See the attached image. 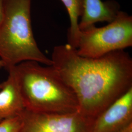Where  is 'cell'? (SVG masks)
I'll use <instances>...</instances> for the list:
<instances>
[{"label": "cell", "mask_w": 132, "mask_h": 132, "mask_svg": "<svg viewBox=\"0 0 132 132\" xmlns=\"http://www.w3.org/2000/svg\"><path fill=\"white\" fill-rule=\"evenodd\" d=\"M52 66L76 95L78 112L95 118L132 88V59L124 50L81 56L68 44L55 46Z\"/></svg>", "instance_id": "1"}, {"label": "cell", "mask_w": 132, "mask_h": 132, "mask_svg": "<svg viewBox=\"0 0 132 132\" xmlns=\"http://www.w3.org/2000/svg\"><path fill=\"white\" fill-rule=\"evenodd\" d=\"M11 69L14 71L25 110L49 113L78 111L74 92L52 65L26 61Z\"/></svg>", "instance_id": "2"}, {"label": "cell", "mask_w": 132, "mask_h": 132, "mask_svg": "<svg viewBox=\"0 0 132 132\" xmlns=\"http://www.w3.org/2000/svg\"><path fill=\"white\" fill-rule=\"evenodd\" d=\"M4 18L0 26V60L7 70L26 61L51 66L34 37L31 0H3Z\"/></svg>", "instance_id": "3"}, {"label": "cell", "mask_w": 132, "mask_h": 132, "mask_svg": "<svg viewBox=\"0 0 132 132\" xmlns=\"http://www.w3.org/2000/svg\"><path fill=\"white\" fill-rule=\"evenodd\" d=\"M132 46V16L120 10L107 25L80 30L75 49L81 56L95 58Z\"/></svg>", "instance_id": "4"}, {"label": "cell", "mask_w": 132, "mask_h": 132, "mask_svg": "<svg viewBox=\"0 0 132 132\" xmlns=\"http://www.w3.org/2000/svg\"><path fill=\"white\" fill-rule=\"evenodd\" d=\"M18 132H94V118L76 112L68 113H35L20 114Z\"/></svg>", "instance_id": "5"}, {"label": "cell", "mask_w": 132, "mask_h": 132, "mask_svg": "<svg viewBox=\"0 0 132 132\" xmlns=\"http://www.w3.org/2000/svg\"><path fill=\"white\" fill-rule=\"evenodd\" d=\"M132 123V88L94 118V132H118Z\"/></svg>", "instance_id": "6"}, {"label": "cell", "mask_w": 132, "mask_h": 132, "mask_svg": "<svg viewBox=\"0 0 132 132\" xmlns=\"http://www.w3.org/2000/svg\"><path fill=\"white\" fill-rule=\"evenodd\" d=\"M7 71L6 79L0 84V122L19 116L25 110L14 71Z\"/></svg>", "instance_id": "7"}, {"label": "cell", "mask_w": 132, "mask_h": 132, "mask_svg": "<svg viewBox=\"0 0 132 132\" xmlns=\"http://www.w3.org/2000/svg\"><path fill=\"white\" fill-rule=\"evenodd\" d=\"M83 13L78 24L80 30L97 22L111 23L120 11L119 4L114 0H83Z\"/></svg>", "instance_id": "8"}, {"label": "cell", "mask_w": 132, "mask_h": 132, "mask_svg": "<svg viewBox=\"0 0 132 132\" xmlns=\"http://www.w3.org/2000/svg\"><path fill=\"white\" fill-rule=\"evenodd\" d=\"M65 5L70 20L68 31V43L75 48L80 33L78 24L83 11V0H61Z\"/></svg>", "instance_id": "9"}, {"label": "cell", "mask_w": 132, "mask_h": 132, "mask_svg": "<svg viewBox=\"0 0 132 132\" xmlns=\"http://www.w3.org/2000/svg\"><path fill=\"white\" fill-rule=\"evenodd\" d=\"M21 124L20 115L0 122V132H18Z\"/></svg>", "instance_id": "10"}, {"label": "cell", "mask_w": 132, "mask_h": 132, "mask_svg": "<svg viewBox=\"0 0 132 132\" xmlns=\"http://www.w3.org/2000/svg\"><path fill=\"white\" fill-rule=\"evenodd\" d=\"M4 18V6L3 1L0 0V26L3 22Z\"/></svg>", "instance_id": "11"}, {"label": "cell", "mask_w": 132, "mask_h": 132, "mask_svg": "<svg viewBox=\"0 0 132 132\" xmlns=\"http://www.w3.org/2000/svg\"><path fill=\"white\" fill-rule=\"evenodd\" d=\"M118 132H132V123Z\"/></svg>", "instance_id": "12"}, {"label": "cell", "mask_w": 132, "mask_h": 132, "mask_svg": "<svg viewBox=\"0 0 132 132\" xmlns=\"http://www.w3.org/2000/svg\"><path fill=\"white\" fill-rule=\"evenodd\" d=\"M1 67H3V64L2 61L0 60V68H1Z\"/></svg>", "instance_id": "13"}]
</instances>
